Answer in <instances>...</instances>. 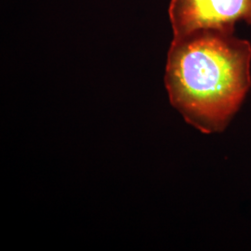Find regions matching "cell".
Wrapping results in <instances>:
<instances>
[{
    "instance_id": "obj_1",
    "label": "cell",
    "mask_w": 251,
    "mask_h": 251,
    "mask_svg": "<svg viewBox=\"0 0 251 251\" xmlns=\"http://www.w3.org/2000/svg\"><path fill=\"white\" fill-rule=\"evenodd\" d=\"M251 45L234 30L210 28L174 37L166 87L171 103L204 133L223 131L251 87Z\"/></svg>"
},
{
    "instance_id": "obj_2",
    "label": "cell",
    "mask_w": 251,
    "mask_h": 251,
    "mask_svg": "<svg viewBox=\"0 0 251 251\" xmlns=\"http://www.w3.org/2000/svg\"><path fill=\"white\" fill-rule=\"evenodd\" d=\"M169 13L174 37L202 29L234 30L240 21L251 25V0H171Z\"/></svg>"
}]
</instances>
